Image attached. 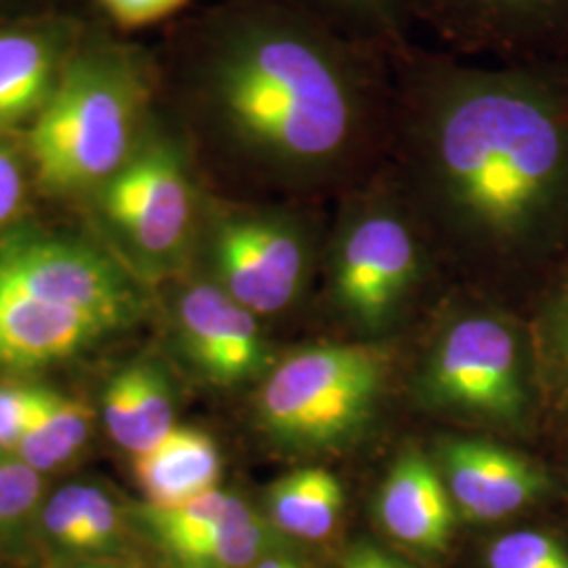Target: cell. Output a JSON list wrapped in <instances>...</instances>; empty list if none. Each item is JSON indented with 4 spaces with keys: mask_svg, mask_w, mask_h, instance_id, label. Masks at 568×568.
I'll use <instances>...</instances> for the list:
<instances>
[{
    "mask_svg": "<svg viewBox=\"0 0 568 568\" xmlns=\"http://www.w3.org/2000/svg\"><path fill=\"white\" fill-rule=\"evenodd\" d=\"M178 331L192 365L217 386H241L270 366V349L255 314L217 283H196L183 291Z\"/></svg>",
    "mask_w": 568,
    "mask_h": 568,
    "instance_id": "7c38bea8",
    "label": "cell"
},
{
    "mask_svg": "<svg viewBox=\"0 0 568 568\" xmlns=\"http://www.w3.org/2000/svg\"><path fill=\"white\" fill-rule=\"evenodd\" d=\"M121 511L102 488H91L82 520L79 556H102L116 548L121 537Z\"/></svg>",
    "mask_w": 568,
    "mask_h": 568,
    "instance_id": "d4e9b609",
    "label": "cell"
},
{
    "mask_svg": "<svg viewBox=\"0 0 568 568\" xmlns=\"http://www.w3.org/2000/svg\"><path fill=\"white\" fill-rule=\"evenodd\" d=\"M396 154L448 243L504 260L568 215V63H488L410 42L392 58Z\"/></svg>",
    "mask_w": 568,
    "mask_h": 568,
    "instance_id": "6da1fadb",
    "label": "cell"
},
{
    "mask_svg": "<svg viewBox=\"0 0 568 568\" xmlns=\"http://www.w3.org/2000/svg\"><path fill=\"white\" fill-rule=\"evenodd\" d=\"M345 34L368 42L389 55L413 41L400 0H293Z\"/></svg>",
    "mask_w": 568,
    "mask_h": 568,
    "instance_id": "44dd1931",
    "label": "cell"
},
{
    "mask_svg": "<svg viewBox=\"0 0 568 568\" xmlns=\"http://www.w3.org/2000/svg\"><path fill=\"white\" fill-rule=\"evenodd\" d=\"M156 79L142 53L95 44L77 51L28 129V154L49 194L102 187L142 142Z\"/></svg>",
    "mask_w": 568,
    "mask_h": 568,
    "instance_id": "3957f363",
    "label": "cell"
},
{
    "mask_svg": "<svg viewBox=\"0 0 568 568\" xmlns=\"http://www.w3.org/2000/svg\"><path fill=\"white\" fill-rule=\"evenodd\" d=\"M558 358H560V366L565 373V379L568 384V295L565 300V307L560 312V325H558Z\"/></svg>",
    "mask_w": 568,
    "mask_h": 568,
    "instance_id": "f546056e",
    "label": "cell"
},
{
    "mask_svg": "<svg viewBox=\"0 0 568 568\" xmlns=\"http://www.w3.org/2000/svg\"><path fill=\"white\" fill-rule=\"evenodd\" d=\"M345 490L326 467L288 471L265 493L264 514L291 544H325L342 525Z\"/></svg>",
    "mask_w": 568,
    "mask_h": 568,
    "instance_id": "d6986e66",
    "label": "cell"
},
{
    "mask_svg": "<svg viewBox=\"0 0 568 568\" xmlns=\"http://www.w3.org/2000/svg\"><path fill=\"white\" fill-rule=\"evenodd\" d=\"M42 497L41 471L20 455L0 450V535H11L37 511Z\"/></svg>",
    "mask_w": 568,
    "mask_h": 568,
    "instance_id": "603a6c76",
    "label": "cell"
},
{
    "mask_svg": "<svg viewBox=\"0 0 568 568\" xmlns=\"http://www.w3.org/2000/svg\"><path fill=\"white\" fill-rule=\"evenodd\" d=\"M392 58L293 0H246L199 30L185 100L230 154L307 187L387 152Z\"/></svg>",
    "mask_w": 568,
    "mask_h": 568,
    "instance_id": "7a4b0ae2",
    "label": "cell"
},
{
    "mask_svg": "<svg viewBox=\"0 0 568 568\" xmlns=\"http://www.w3.org/2000/svg\"><path fill=\"white\" fill-rule=\"evenodd\" d=\"M0 288L44 304L77 307L131 323L140 295L102 251L77 239L13 232L0 241Z\"/></svg>",
    "mask_w": 568,
    "mask_h": 568,
    "instance_id": "30bf717a",
    "label": "cell"
},
{
    "mask_svg": "<svg viewBox=\"0 0 568 568\" xmlns=\"http://www.w3.org/2000/svg\"><path fill=\"white\" fill-rule=\"evenodd\" d=\"M335 568H426L422 562L408 558L389 544L373 541L368 537H356L337 556Z\"/></svg>",
    "mask_w": 568,
    "mask_h": 568,
    "instance_id": "4316f807",
    "label": "cell"
},
{
    "mask_svg": "<svg viewBox=\"0 0 568 568\" xmlns=\"http://www.w3.org/2000/svg\"><path fill=\"white\" fill-rule=\"evenodd\" d=\"M72 568H140L133 565H124V562H116V560H102V558H91V560H82L81 565Z\"/></svg>",
    "mask_w": 568,
    "mask_h": 568,
    "instance_id": "1f68e13d",
    "label": "cell"
},
{
    "mask_svg": "<svg viewBox=\"0 0 568 568\" xmlns=\"http://www.w3.org/2000/svg\"><path fill=\"white\" fill-rule=\"evenodd\" d=\"M133 467L145 506L175 508L217 488L222 455L209 434L175 426L159 445L135 455Z\"/></svg>",
    "mask_w": 568,
    "mask_h": 568,
    "instance_id": "2e32d148",
    "label": "cell"
},
{
    "mask_svg": "<svg viewBox=\"0 0 568 568\" xmlns=\"http://www.w3.org/2000/svg\"><path fill=\"white\" fill-rule=\"evenodd\" d=\"M251 568H304V565H300L293 554H274V556H267L264 560H260L257 565H253Z\"/></svg>",
    "mask_w": 568,
    "mask_h": 568,
    "instance_id": "4dcf8cb0",
    "label": "cell"
},
{
    "mask_svg": "<svg viewBox=\"0 0 568 568\" xmlns=\"http://www.w3.org/2000/svg\"><path fill=\"white\" fill-rule=\"evenodd\" d=\"M93 485H68L60 488L42 509L41 525L47 539L65 554H77L82 520Z\"/></svg>",
    "mask_w": 568,
    "mask_h": 568,
    "instance_id": "cb8c5ba5",
    "label": "cell"
},
{
    "mask_svg": "<svg viewBox=\"0 0 568 568\" xmlns=\"http://www.w3.org/2000/svg\"><path fill=\"white\" fill-rule=\"evenodd\" d=\"M483 568H568V544L544 528H516L488 539Z\"/></svg>",
    "mask_w": 568,
    "mask_h": 568,
    "instance_id": "7402d4cb",
    "label": "cell"
},
{
    "mask_svg": "<svg viewBox=\"0 0 568 568\" xmlns=\"http://www.w3.org/2000/svg\"><path fill=\"white\" fill-rule=\"evenodd\" d=\"M417 394L440 413L520 426L528 398L516 333L488 314L450 323L427 354Z\"/></svg>",
    "mask_w": 568,
    "mask_h": 568,
    "instance_id": "52a82bcc",
    "label": "cell"
},
{
    "mask_svg": "<svg viewBox=\"0 0 568 568\" xmlns=\"http://www.w3.org/2000/svg\"><path fill=\"white\" fill-rule=\"evenodd\" d=\"M23 164L16 150L0 140V227L9 224L23 203Z\"/></svg>",
    "mask_w": 568,
    "mask_h": 568,
    "instance_id": "f1b7e54d",
    "label": "cell"
},
{
    "mask_svg": "<svg viewBox=\"0 0 568 568\" xmlns=\"http://www.w3.org/2000/svg\"><path fill=\"white\" fill-rule=\"evenodd\" d=\"M436 466L459 523L490 527L506 523L549 493L546 471L523 453L483 438H447Z\"/></svg>",
    "mask_w": 568,
    "mask_h": 568,
    "instance_id": "8fae6325",
    "label": "cell"
},
{
    "mask_svg": "<svg viewBox=\"0 0 568 568\" xmlns=\"http://www.w3.org/2000/svg\"><path fill=\"white\" fill-rule=\"evenodd\" d=\"M121 325L103 314L0 288V368L23 371L58 363Z\"/></svg>",
    "mask_w": 568,
    "mask_h": 568,
    "instance_id": "9a60e30c",
    "label": "cell"
},
{
    "mask_svg": "<svg viewBox=\"0 0 568 568\" xmlns=\"http://www.w3.org/2000/svg\"><path fill=\"white\" fill-rule=\"evenodd\" d=\"M316 257L314 230L284 211H234L211 230V262L225 293L257 314L297 302Z\"/></svg>",
    "mask_w": 568,
    "mask_h": 568,
    "instance_id": "9c48e42d",
    "label": "cell"
},
{
    "mask_svg": "<svg viewBox=\"0 0 568 568\" xmlns=\"http://www.w3.org/2000/svg\"><path fill=\"white\" fill-rule=\"evenodd\" d=\"M264 511L234 495L220 523L182 544L161 549L171 568H251L274 554H293Z\"/></svg>",
    "mask_w": 568,
    "mask_h": 568,
    "instance_id": "ac0fdd59",
    "label": "cell"
},
{
    "mask_svg": "<svg viewBox=\"0 0 568 568\" xmlns=\"http://www.w3.org/2000/svg\"><path fill=\"white\" fill-rule=\"evenodd\" d=\"M32 386L0 384V450L16 453L28 424Z\"/></svg>",
    "mask_w": 568,
    "mask_h": 568,
    "instance_id": "83f0119b",
    "label": "cell"
},
{
    "mask_svg": "<svg viewBox=\"0 0 568 568\" xmlns=\"http://www.w3.org/2000/svg\"><path fill=\"white\" fill-rule=\"evenodd\" d=\"M386 382L387 354L377 345L304 347L270 368L257 396V424L286 450H337L371 424Z\"/></svg>",
    "mask_w": 568,
    "mask_h": 568,
    "instance_id": "277c9868",
    "label": "cell"
},
{
    "mask_svg": "<svg viewBox=\"0 0 568 568\" xmlns=\"http://www.w3.org/2000/svg\"><path fill=\"white\" fill-rule=\"evenodd\" d=\"M105 225L145 272L182 262L196 224V185L185 135L150 122L133 156L100 187Z\"/></svg>",
    "mask_w": 568,
    "mask_h": 568,
    "instance_id": "5b68a950",
    "label": "cell"
},
{
    "mask_svg": "<svg viewBox=\"0 0 568 568\" xmlns=\"http://www.w3.org/2000/svg\"><path fill=\"white\" fill-rule=\"evenodd\" d=\"M408 32L440 53L488 63L562 61L568 0H400Z\"/></svg>",
    "mask_w": 568,
    "mask_h": 568,
    "instance_id": "ba28073f",
    "label": "cell"
},
{
    "mask_svg": "<svg viewBox=\"0 0 568 568\" xmlns=\"http://www.w3.org/2000/svg\"><path fill=\"white\" fill-rule=\"evenodd\" d=\"M373 514L392 548L422 565L447 556L459 525L440 469L417 448H406L392 464Z\"/></svg>",
    "mask_w": 568,
    "mask_h": 568,
    "instance_id": "4fadbf2b",
    "label": "cell"
},
{
    "mask_svg": "<svg viewBox=\"0 0 568 568\" xmlns=\"http://www.w3.org/2000/svg\"><path fill=\"white\" fill-rule=\"evenodd\" d=\"M74 53L72 32L63 23L0 28V135L39 119Z\"/></svg>",
    "mask_w": 568,
    "mask_h": 568,
    "instance_id": "5bb4252c",
    "label": "cell"
},
{
    "mask_svg": "<svg viewBox=\"0 0 568 568\" xmlns=\"http://www.w3.org/2000/svg\"><path fill=\"white\" fill-rule=\"evenodd\" d=\"M333 295L366 333L386 328L422 276L424 243L398 196L354 199L331 243Z\"/></svg>",
    "mask_w": 568,
    "mask_h": 568,
    "instance_id": "8992f818",
    "label": "cell"
},
{
    "mask_svg": "<svg viewBox=\"0 0 568 568\" xmlns=\"http://www.w3.org/2000/svg\"><path fill=\"white\" fill-rule=\"evenodd\" d=\"M103 422L119 447L140 455L175 427L173 387L163 368L135 363L119 371L103 389Z\"/></svg>",
    "mask_w": 568,
    "mask_h": 568,
    "instance_id": "e0dca14e",
    "label": "cell"
},
{
    "mask_svg": "<svg viewBox=\"0 0 568 568\" xmlns=\"http://www.w3.org/2000/svg\"><path fill=\"white\" fill-rule=\"evenodd\" d=\"M103 13L126 30L148 28L183 11L190 0H95Z\"/></svg>",
    "mask_w": 568,
    "mask_h": 568,
    "instance_id": "484cf974",
    "label": "cell"
},
{
    "mask_svg": "<svg viewBox=\"0 0 568 568\" xmlns=\"http://www.w3.org/2000/svg\"><path fill=\"white\" fill-rule=\"evenodd\" d=\"M93 415L81 400L51 387L32 386V403L16 455L37 471L70 462L89 438Z\"/></svg>",
    "mask_w": 568,
    "mask_h": 568,
    "instance_id": "ffe728a7",
    "label": "cell"
}]
</instances>
